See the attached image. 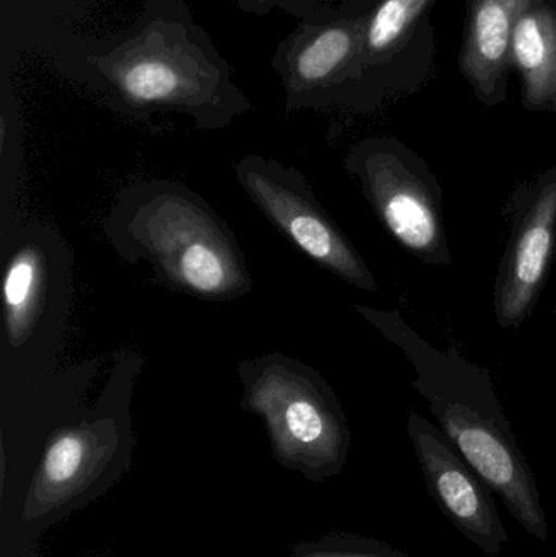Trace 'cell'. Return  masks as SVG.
Segmentation results:
<instances>
[{"label":"cell","mask_w":556,"mask_h":557,"mask_svg":"<svg viewBox=\"0 0 556 557\" xmlns=\"http://www.w3.org/2000/svg\"><path fill=\"white\" fill-rule=\"evenodd\" d=\"M509 62L521 77L522 104L548 113L556 75V2L539 3L518 20Z\"/></svg>","instance_id":"cell-13"},{"label":"cell","mask_w":556,"mask_h":557,"mask_svg":"<svg viewBox=\"0 0 556 557\" xmlns=\"http://www.w3.org/2000/svg\"><path fill=\"white\" fill-rule=\"evenodd\" d=\"M407 431L428 494L441 512L485 555H502L509 543L508 532L482 478L460 457L441 429L423 416L410 412Z\"/></svg>","instance_id":"cell-11"},{"label":"cell","mask_w":556,"mask_h":557,"mask_svg":"<svg viewBox=\"0 0 556 557\" xmlns=\"http://www.w3.org/2000/svg\"><path fill=\"white\" fill-rule=\"evenodd\" d=\"M235 3L244 12L254 13V15H267L271 10L280 9L299 20L332 7V0H235Z\"/></svg>","instance_id":"cell-16"},{"label":"cell","mask_w":556,"mask_h":557,"mask_svg":"<svg viewBox=\"0 0 556 557\" xmlns=\"http://www.w3.org/2000/svg\"><path fill=\"white\" fill-rule=\"evenodd\" d=\"M289 557H410L378 540L332 533L316 542L300 543Z\"/></svg>","instance_id":"cell-15"},{"label":"cell","mask_w":556,"mask_h":557,"mask_svg":"<svg viewBox=\"0 0 556 557\" xmlns=\"http://www.w3.org/2000/svg\"><path fill=\"white\" fill-rule=\"evenodd\" d=\"M391 237L428 267H453L444 191L423 157L397 137L359 140L343 160Z\"/></svg>","instance_id":"cell-7"},{"label":"cell","mask_w":556,"mask_h":557,"mask_svg":"<svg viewBox=\"0 0 556 557\" xmlns=\"http://www.w3.org/2000/svg\"><path fill=\"white\" fill-rule=\"evenodd\" d=\"M366 16L326 7L300 20L277 45L271 65L287 110L358 113Z\"/></svg>","instance_id":"cell-9"},{"label":"cell","mask_w":556,"mask_h":557,"mask_svg":"<svg viewBox=\"0 0 556 557\" xmlns=\"http://www.w3.org/2000/svg\"><path fill=\"white\" fill-rule=\"evenodd\" d=\"M2 237V383L45 375L67 326L72 253L49 225L13 219Z\"/></svg>","instance_id":"cell-6"},{"label":"cell","mask_w":556,"mask_h":557,"mask_svg":"<svg viewBox=\"0 0 556 557\" xmlns=\"http://www.w3.org/2000/svg\"><path fill=\"white\" fill-rule=\"evenodd\" d=\"M437 0H381L366 16L362 71L391 61L408 42Z\"/></svg>","instance_id":"cell-14"},{"label":"cell","mask_w":556,"mask_h":557,"mask_svg":"<svg viewBox=\"0 0 556 557\" xmlns=\"http://www.w3.org/2000/svg\"><path fill=\"white\" fill-rule=\"evenodd\" d=\"M114 253L147 267L166 288L205 301H232L254 288L237 235L186 185L147 180L124 186L103 222Z\"/></svg>","instance_id":"cell-3"},{"label":"cell","mask_w":556,"mask_h":557,"mask_svg":"<svg viewBox=\"0 0 556 557\" xmlns=\"http://www.w3.org/2000/svg\"><path fill=\"white\" fill-rule=\"evenodd\" d=\"M503 214L509 232L493 310L499 327L518 331L534 313L556 260V165L518 183Z\"/></svg>","instance_id":"cell-10"},{"label":"cell","mask_w":556,"mask_h":557,"mask_svg":"<svg viewBox=\"0 0 556 557\" xmlns=\"http://www.w3.org/2000/svg\"><path fill=\"white\" fill-rule=\"evenodd\" d=\"M545 2L556 0H467L459 69L483 107H499L508 98L512 28L529 9Z\"/></svg>","instance_id":"cell-12"},{"label":"cell","mask_w":556,"mask_h":557,"mask_svg":"<svg viewBox=\"0 0 556 557\" xmlns=\"http://www.w3.org/2000/svg\"><path fill=\"white\" fill-rule=\"evenodd\" d=\"M143 367L139 354L118 352L97 399L75 406L51 429L15 516L16 545L28 546L129 470L136 442L131 403Z\"/></svg>","instance_id":"cell-4"},{"label":"cell","mask_w":556,"mask_h":557,"mask_svg":"<svg viewBox=\"0 0 556 557\" xmlns=\"http://www.w3.org/2000/svg\"><path fill=\"white\" fill-rule=\"evenodd\" d=\"M234 175L258 211L313 263L359 290H379L365 258L320 205L299 170L248 153L234 163Z\"/></svg>","instance_id":"cell-8"},{"label":"cell","mask_w":556,"mask_h":557,"mask_svg":"<svg viewBox=\"0 0 556 557\" xmlns=\"http://www.w3.org/2000/svg\"><path fill=\"white\" fill-rule=\"evenodd\" d=\"M244 411L267 428L274 458L312 483L342 473L351 429L330 383L307 363L283 352L238 362Z\"/></svg>","instance_id":"cell-5"},{"label":"cell","mask_w":556,"mask_h":557,"mask_svg":"<svg viewBox=\"0 0 556 557\" xmlns=\"http://www.w3.org/2000/svg\"><path fill=\"white\" fill-rule=\"evenodd\" d=\"M381 0H342L338 9L348 15H368Z\"/></svg>","instance_id":"cell-17"},{"label":"cell","mask_w":556,"mask_h":557,"mask_svg":"<svg viewBox=\"0 0 556 557\" xmlns=\"http://www.w3.org/2000/svg\"><path fill=\"white\" fill-rule=\"evenodd\" d=\"M351 307L404 352L415 372L411 385L460 457L502 497L529 535L547 542V516L535 474L506 418L490 369L467 360L456 344L440 349L428 343L398 308Z\"/></svg>","instance_id":"cell-2"},{"label":"cell","mask_w":556,"mask_h":557,"mask_svg":"<svg viewBox=\"0 0 556 557\" xmlns=\"http://www.w3.org/2000/svg\"><path fill=\"white\" fill-rule=\"evenodd\" d=\"M548 113H556V75L554 84V95H552L551 111H548Z\"/></svg>","instance_id":"cell-18"},{"label":"cell","mask_w":556,"mask_h":557,"mask_svg":"<svg viewBox=\"0 0 556 557\" xmlns=\"http://www.w3.org/2000/svg\"><path fill=\"white\" fill-rule=\"evenodd\" d=\"M554 313H555V317H556V301H555Z\"/></svg>","instance_id":"cell-19"},{"label":"cell","mask_w":556,"mask_h":557,"mask_svg":"<svg viewBox=\"0 0 556 557\" xmlns=\"http://www.w3.org/2000/svg\"><path fill=\"white\" fill-rule=\"evenodd\" d=\"M85 61L108 103L129 117L170 111L221 131L251 108L183 0H146L139 18Z\"/></svg>","instance_id":"cell-1"}]
</instances>
